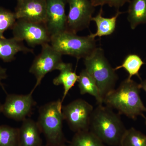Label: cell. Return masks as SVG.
Returning <instances> with one entry per match:
<instances>
[{"label":"cell","mask_w":146,"mask_h":146,"mask_svg":"<svg viewBox=\"0 0 146 146\" xmlns=\"http://www.w3.org/2000/svg\"><path fill=\"white\" fill-rule=\"evenodd\" d=\"M145 64L140 56L136 54L127 55L121 65L114 68L115 71L120 69H124L128 74V79H131L132 76H137L141 79L139 72L141 67Z\"/></svg>","instance_id":"cell-19"},{"label":"cell","mask_w":146,"mask_h":146,"mask_svg":"<svg viewBox=\"0 0 146 146\" xmlns=\"http://www.w3.org/2000/svg\"><path fill=\"white\" fill-rule=\"evenodd\" d=\"M144 118H145V125H146V117H145Z\"/></svg>","instance_id":"cell-29"},{"label":"cell","mask_w":146,"mask_h":146,"mask_svg":"<svg viewBox=\"0 0 146 146\" xmlns=\"http://www.w3.org/2000/svg\"><path fill=\"white\" fill-rule=\"evenodd\" d=\"M50 45L60 54L68 55L77 60L84 59L97 48L95 38L91 34L80 36L66 31L51 37Z\"/></svg>","instance_id":"cell-5"},{"label":"cell","mask_w":146,"mask_h":146,"mask_svg":"<svg viewBox=\"0 0 146 146\" xmlns=\"http://www.w3.org/2000/svg\"><path fill=\"white\" fill-rule=\"evenodd\" d=\"M42 146H43V145H42Z\"/></svg>","instance_id":"cell-31"},{"label":"cell","mask_w":146,"mask_h":146,"mask_svg":"<svg viewBox=\"0 0 146 146\" xmlns=\"http://www.w3.org/2000/svg\"><path fill=\"white\" fill-rule=\"evenodd\" d=\"M140 84L132 80L126 79L122 82L117 89L106 95L103 100L106 106L117 110L120 115L136 119L141 116L145 118L146 108L140 97Z\"/></svg>","instance_id":"cell-1"},{"label":"cell","mask_w":146,"mask_h":146,"mask_svg":"<svg viewBox=\"0 0 146 146\" xmlns=\"http://www.w3.org/2000/svg\"><path fill=\"white\" fill-rule=\"evenodd\" d=\"M94 110L92 105L82 99L75 100L62 107L64 120L71 130L76 133L89 130Z\"/></svg>","instance_id":"cell-8"},{"label":"cell","mask_w":146,"mask_h":146,"mask_svg":"<svg viewBox=\"0 0 146 146\" xmlns=\"http://www.w3.org/2000/svg\"><path fill=\"white\" fill-rule=\"evenodd\" d=\"M103 13L102 7L98 13L95 17H92L91 19V21L96 23L97 27L96 33H91V36L94 38L98 36L100 38L112 35L116 29L118 18L123 12L118 10L115 16L111 18H105L103 16Z\"/></svg>","instance_id":"cell-15"},{"label":"cell","mask_w":146,"mask_h":146,"mask_svg":"<svg viewBox=\"0 0 146 146\" xmlns=\"http://www.w3.org/2000/svg\"><path fill=\"white\" fill-rule=\"evenodd\" d=\"M41 133L37 122L31 119L24 120L19 128L20 146H42Z\"/></svg>","instance_id":"cell-13"},{"label":"cell","mask_w":146,"mask_h":146,"mask_svg":"<svg viewBox=\"0 0 146 146\" xmlns=\"http://www.w3.org/2000/svg\"><path fill=\"white\" fill-rule=\"evenodd\" d=\"M17 21L14 12L0 7V38L4 37V33L12 29Z\"/></svg>","instance_id":"cell-23"},{"label":"cell","mask_w":146,"mask_h":146,"mask_svg":"<svg viewBox=\"0 0 146 146\" xmlns=\"http://www.w3.org/2000/svg\"><path fill=\"white\" fill-rule=\"evenodd\" d=\"M19 52L33 53V50L25 46L23 42L13 37L0 38V59L4 62H10L15 59Z\"/></svg>","instance_id":"cell-14"},{"label":"cell","mask_w":146,"mask_h":146,"mask_svg":"<svg viewBox=\"0 0 146 146\" xmlns=\"http://www.w3.org/2000/svg\"><path fill=\"white\" fill-rule=\"evenodd\" d=\"M11 29L14 38L22 42L25 41L31 47L50 42L51 37L44 23L17 19Z\"/></svg>","instance_id":"cell-7"},{"label":"cell","mask_w":146,"mask_h":146,"mask_svg":"<svg viewBox=\"0 0 146 146\" xmlns=\"http://www.w3.org/2000/svg\"><path fill=\"white\" fill-rule=\"evenodd\" d=\"M16 19L45 24L46 18V0L18 1L15 12Z\"/></svg>","instance_id":"cell-12"},{"label":"cell","mask_w":146,"mask_h":146,"mask_svg":"<svg viewBox=\"0 0 146 146\" xmlns=\"http://www.w3.org/2000/svg\"><path fill=\"white\" fill-rule=\"evenodd\" d=\"M60 146H70V145H65V144H63V145H62Z\"/></svg>","instance_id":"cell-28"},{"label":"cell","mask_w":146,"mask_h":146,"mask_svg":"<svg viewBox=\"0 0 146 146\" xmlns=\"http://www.w3.org/2000/svg\"><path fill=\"white\" fill-rule=\"evenodd\" d=\"M2 106V104H1V102H0V113L1 112Z\"/></svg>","instance_id":"cell-27"},{"label":"cell","mask_w":146,"mask_h":146,"mask_svg":"<svg viewBox=\"0 0 146 146\" xmlns=\"http://www.w3.org/2000/svg\"><path fill=\"white\" fill-rule=\"evenodd\" d=\"M62 56V55L49 43L42 45L41 52L35 57L30 68L29 72L34 75L36 79V83L31 93H33L40 85L42 79L48 73L60 70L64 63Z\"/></svg>","instance_id":"cell-6"},{"label":"cell","mask_w":146,"mask_h":146,"mask_svg":"<svg viewBox=\"0 0 146 146\" xmlns=\"http://www.w3.org/2000/svg\"><path fill=\"white\" fill-rule=\"evenodd\" d=\"M77 82L81 95L89 94L96 98L98 105L103 104V100L101 96L96 83L85 69L82 70L80 73Z\"/></svg>","instance_id":"cell-18"},{"label":"cell","mask_w":146,"mask_h":146,"mask_svg":"<svg viewBox=\"0 0 146 146\" xmlns=\"http://www.w3.org/2000/svg\"><path fill=\"white\" fill-rule=\"evenodd\" d=\"M127 20L132 29L141 24L146 23V0H130Z\"/></svg>","instance_id":"cell-17"},{"label":"cell","mask_w":146,"mask_h":146,"mask_svg":"<svg viewBox=\"0 0 146 146\" xmlns=\"http://www.w3.org/2000/svg\"><path fill=\"white\" fill-rule=\"evenodd\" d=\"M31 92L27 95L9 94L2 106L1 112L9 119L23 121L35 106Z\"/></svg>","instance_id":"cell-10"},{"label":"cell","mask_w":146,"mask_h":146,"mask_svg":"<svg viewBox=\"0 0 146 146\" xmlns=\"http://www.w3.org/2000/svg\"><path fill=\"white\" fill-rule=\"evenodd\" d=\"M59 75L53 80L54 84L56 86L62 85L64 89L61 102H63L68 92L77 82L79 78L75 71L73 70L72 64L63 63L60 67Z\"/></svg>","instance_id":"cell-16"},{"label":"cell","mask_w":146,"mask_h":146,"mask_svg":"<svg viewBox=\"0 0 146 146\" xmlns=\"http://www.w3.org/2000/svg\"><path fill=\"white\" fill-rule=\"evenodd\" d=\"M69 11L67 15V30L74 33L88 28L95 7L91 0H67Z\"/></svg>","instance_id":"cell-9"},{"label":"cell","mask_w":146,"mask_h":146,"mask_svg":"<svg viewBox=\"0 0 146 146\" xmlns=\"http://www.w3.org/2000/svg\"><path fill=\"white\" fill-rule=\"evenodd\" d=\"M85 70L94 79L104 100L105 97L115 89L117 74L105 55L104 51L97 48L84 58Z\"/></svg>","instance_id":"cell-4"},{"label":"cell","mask_w":146,"mask_h":146,"mask_svg":"<svg viewBox=\"0 0 146 146\" xmlns=\"http://www.w3.org/2000/svg\"><path fill=\"white\" fill-rule=\"evenodd\" d=\"M20 1V0H17V1Z\"/></svg>","instance_id":"cell-30"},{"label":"cell","mask_w":146,"mask_h":146,"mask_svg":"<svg viewBox=\"0 0 146 146\" xmlns=\"http://www.w3.org/2000/svg\"><path fill=\"white\" fill-rule=\"evenodd\" d=\"M0 146H20L19 129L0 125Z\"/></svg>","instance_id":"cell-21"},{"label":"cell","mask_w":146,"mask_h":146,"mask_svg":"<svg viewBox=\"0 0 146 146\" xmlns=\"http://www.w3.org/2000/svg\"><path fill=\"white\" fill-rule=\"evenodd\" d=\"M46 18L45 25L51 37L67 30L65 7L67 0H46Z\"/></svg>","instance_id":"cell-11"},{"label":"cell","mask_w":146,"mask_h":146,"mask_svg":"<svg viewBox=\"0 0 146 146\" xmlns=\"http://www.w3.org/2000/svg\"><path fill=\"white\" fill-rule=\"evenodd\" d=\"M120 146H146V135L131 128L126 131Z\"/></svg>","instance_id":"cell-22"},{"label":"cell","mask_w":146,"mask_h":146,"mask_svg":"<svg viewBox=\"0 0 146 146\" xmlns=\"http://www.w3.org/2000/svg\"><path fill=\"white\" fill-rule=\"evenodd\" d=\"M112 110L103 104L98 105L91 115L89 130L106 145L120 146L127 129L120 114Z\"/></svg>","instance_id":"cell-2"},{"label":"cell","mask_w":146,"mask_h":146,"mask_svg":"<svg viewBox=\"0 0 146 146\" xmlns=\"http://www.w3.org/2000/svg\"><path fill=\"white\" fill-rule=\"evenodd\" d=\"M62 107V102L58 100L48 103L39 109L37 123L46 138L47 146H60L65 144Z\"/></svg>","instance_id":"cell-3"},{"label":"cell","mask_w":146,"mask_h":146,"mask_svg":"<svg viewBox=\"0 0 146 146\" xmlns=\"http://www.w3.org/2000/svg\"><path fill=\"white\" fill-rule=\"evenodd\" d=\"M91 2L95 7L97 6L102 7L104 5L109 6L119 9L124 5L126 3L129 2L130 0H91Z\"/></svg>","instance_id":"cell-24"},{"label":"cell","mask_w":146,"mask_h":146,"mask_svg":"<svg viewBox=\"0 0 146 146\" xmlns=\"http://www.w3.org/2000/svg\"><path fill=\"white\" fill-rule=\"evenodd\" d=\"M70 145V146H107L89 130L76 132Z\"/></svg>","instance_id":"cell-20"},{"label":"cell","mask_w":146,"mask_h":146,"mask_svg":"<svg viewBox=\"0 0 146 146\" xmlns=\"http://www.w3.org/2000/svg\"><path fill=\"white\" fill-rule=\"evenodd\" d=\"M141 89L144 90L146 93V80H144L141 81V84H140Z\"/></svg>","instance_id":"cell-26"},{"label":"cell","mask_w":146,"mask_h":146,"mask_svg":"<svg viewBox=\"0 0 146 146\" xmlns=\"http://www.w3.org/2000/svg\"><path fill=\"white\" fill-rule=\"evenodd\" d=\"M7 78V70L5 68H3L0 66V84L1 81Z\"/></svg>","instance_id":"cell-25"}]
</instances>
